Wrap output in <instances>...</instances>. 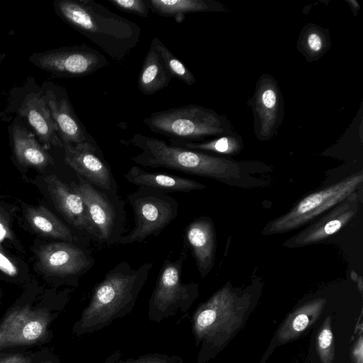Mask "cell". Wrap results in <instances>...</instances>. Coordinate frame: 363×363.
I'll list each match as a JSON object with an SVG mask.
<instances>
[{
	"instance_id": "1",
	"label": "cell",
	"mask_w": 363,
	"mask_h": 363,
	"mask_svg": "<svg viewBox=\"0 0 363 363\" xmlns=\"http://www.w3.org/2000/svg\"><path fill=\"white\" fill-rule=\"evenodd\" d=\"M130 143L141 152L131 160L145 167H163L215 179L230 186L250 189L267 186L272 168L258 161H237L167 144L135 134Z\"/></svg>"
},
{
	"instance_id": "2",
	"label": "cell",
	"mask_w": 363,
	"mask_h": 363,
	"mask_svg": "<svg viewBox=\"0 0 363 363\" xmlns=\"http://www.w3.org/2000/svg\"><path fill=\"white\" fill-rule=\"evenodd\" d=\"M254 270L251 283L234 287L230 281L216 291L194 311L192 333L200 346L197 363L213 358L238 332L256 306L263 281Z\"/></svg>"
},
{
	"instance_id": "3",
	"label": "cell",
	"mask_w": 363,
	"mask_h": 363,
	"mask_svg": "<svg viewBox=\"0 0 363 363\" xmlns=\"http://www.w3.org/2000/svg\"><path fill=\"white\" fill-rule=\"evenodd\" d=\"M53 9L63 21L118 63L140 41L138 25L93 0H55Z\"/></svg>"
},
{
	"instance_id": "4",
	"label": "cell",
	"mask_w": 363,
	"mask_h": 363,
	"mask_svg": "<svg viewBox=\"0 0 363 363\" xmlns=\"http://www.w3.org/2000/svg\"><path fill=\"white\" fill-rule=\"evenodd\" d=\"M152 267L146 262L135 269L123 261L109 270L93 289L73 331L77 335L92 333L130 313Z\"/></svg>"
},
{
	"instance_id": "5",
	"label": "cell",
	"mask_w": 363,
	"mask_h": 363,
	"mask_svg": "<svg viewBox=\"0 0 363 363\" xmlns=\"http://www.w3.org/2000/svg\"><path fill=\"white\" fill-rule=\"evenodd\" d=\"M143 122L154 133L184 142H203L233 133L225 116L196 104L156 111Z\"/></svg>"
},
{
	"instance_id": "6",
	"label": "cell",
	"mask_w": 363,
	"mask_h": 363,
	"mask_svg": "<svg viewBox=\"0 0 363 363\" xmlns=\"http://www.w3.org/2000/svg\"><path fill=\"white\" fill-rule=\"evenodd\" d=\"M362 182L361 170L311 192L298 201L289 211L268 222L262 228V235L285 233L311 223L357 191Z\"/></svg>"
},
{
	"instance_id": "7",
	"label": "cell",
	"mask_w": 363,
	"mask_h": 363,
	"mask_svg": "<svg viewBox=\"0 0 363 363\" xmlns=\"http://www.w3.org/2000/svg\"><path fill=\"white\" fill-rule=\"evenodd\" d=\"M186 251L175 261L166 259L162 264L155 287L148 303V318L151 321H161L186 312L198 298L196 283H183L182 269Z\"/></svg>"
},
{
	"instance_id": "8",
	"label": "cell",
	"mask_w": 363,
	"mask_h": 363,
	"mask_svg": "<svg viewBox=\"0 0 363 363\" xmlns=\"http://www.w3.org/2000/svg\"><path fill=\"white\" fill-rule=\"evenodd\" d=\"M135 215V225L122 235L118 243L140 242L150 236H157L179 213L177 201L167 193L139 187L127 196Z\"/></svg>"
},
{
	"instance_id": "9",
	"label": "cell",
	"mask_w": 363,
	"mask_h": 363,
	"mask_svg": "<svg viewBox=\"0 0 363 363\" xmlns=\"http://www.w3.org/2000/svg\"><path fill=\"white\" fill-rule=\"evenodd\" d=\"M79 183L72 188L82 199L96 239L107 245L118 242L123 235L125 222L124 202L93 186L77 175Z\"/></svg>"
},
{
	"instance_id": "10",
	"label": "cell",
	"mask_w": 363,
	"mask_h": 363,
	"mask_svg": "<svg viewBox=\"0 0 363 363\" xmlns=\"http://www.w3.org/2000/svg\"><path fill=\"white\" fill-rule=\"evenodd\" d=\"M28 60L53 76L66 78L90 75L109 63L102 53L84 44L34 52Z\"/></svg>"
},
{
	"instance_id": "11",
	"label": "cell",
	"mask_w": 363,
	"mask_h": 363,
	"mask_svg": "<svg viewBox=\"0 0 363 363\" xmlns=\"http://www.w3.org/2000/svg\"><path fill=\"white\" fill-rule=\"evenodd\" d=\"M6 108L7 113H16L26 118L45 146L64 147L40 86L33 77H28L21 87L11 90Z\"/></svg>"
},
{
	"instance_id": "12",
	"label": "cell",
	"mask_w": 363,
	"mask_h": 363,
	"mask_svg": "<svg viewBox=\"0 0 363 363\" xmlns=\"http://www.w3.org/2000/svg\"><path fill=\"white\" fill-rule=\"evenodd\" d=\"M361 203V196L355 191L319 219L288 238L283 245L286 248H298L324 241L346 226L356 216Z\"/></svg>"
},
{
	"instance_id": "13",
	"label": "cell",
	"mask_w": 363,
	"mask_h": 363,
	"mask_svg": "<svg viewBox=\"0 0 363 363\" xmlns=\"http://www.w3.org/2000/svg\"><path fill=\"white\" fill-rule=\"evenodd\" d=\"M40 89L63 145L96 144L74 111L66 89L50 81H45Z\"/></svg>"
},
{
	"instance_id": "14",
	"label": "cell",
	"mask_w": 363,
	"mask_h": 363,
	"mask_svg": "<svg viewBox=\"0 0 363 363\" xmlns=\"http://www.w3.org/2000/svg\"><path fill=\"white\" fill-rule=\"evenodd\" d=\"M255 118V132L262 141L272 138L277 132L283 118L281 95L277 82L268 74L258 81L251 99Z\"/></svg>"
},
{
	"instance_id": "15",
	"label": "cell",
	"mask_w": 363,
	"mask_h": 363,
	"mask_svg": "<svg viewBox=\"0 0 363 363\" xmlns=\"http://www.w3.org/2000/svg\"><path fill=\"white\" fill-rule=\"evenodd\" d=\"M65 162L93 186L113 195H117V184L106 163L96 153V144L83 143L77 145H65Z\"/></svg>"
},
{
	"instance_id": "16",
	"label": "cell",
	"mask_w": 363,
	"mask_h": 363,
	"mask_svg": "<svg viewBox=\"0 0 363 363\" xmlns=\"http://www.w3.org/2000/svg\"><path fill=\"white\" fill-rule=\"evenodd\" d=\"M38 257L45 272L60 277L82 275L94 264V259L86 252L65 241L43 246Z\"/></svg>"
},
{
	"instance_id": "17",
	"label": "cell",
	"mask_w": 363,
	"mask_h": 363,
	"mask_svg": "<svg viewBox=\"0 0 363 363\" xmlns=\"http://www.w3.org/2000/svg\"><path fill=\"white\" fill-rule=\"evenodd\" d=\"M49 322L48 314L26 307L10 313L0 325V348L29 345L45 335Z\"/></svg>"
},
{
	"instance_id": "18",
	"label": "cell",
	"mask_w": 363,
	"mask_h": 363,
	"mask_svg": "<svg viewBox=\"0 0 363 363\" xmlns=\"http://www.w3.org/2000/svg\"><path fill=\"white\" fill-rule=\"evenodd\" d=\"M45 182L56 208L69 223L96 238V230L82 197L55 174L46 177Z\"/></svg>"
},
{
	"instance_id": "19",
	"label": "cell",
	"mask_w": 363,
	"mask_h": 363,
	"mask_svg": "<svg viewBox=\"0 0 363 363\" xmlns=\"http://www.w3.org/2000/svg\"><path fill=\"white\" fill-rule=\"evenodd\" d=\"M185 235L198 271L203 278L211 271L215 262L216 235L214 223L208 217L197 218L187 225Z\"/></svg>"
},
{
	"instance_id": "20",
	"label": "cell",
	"mask_w": 363,
	"mask_h": 363,
	"mask_svg": "<svg viewBox=\"0 0 363 363\" xmlns=\"http://www.w3.org/2000/svg\"><path fill=\"white\" fill-rule=\"evenodd\" d=\"M9 133L13 154L19 164L38 170L54 164L52 156L26 127L13 123L9 127Z\"/></svg>"
},
{
	"instance_id": "21",
	"label": "cell",
	"mask_w": 363,
	"mask_h": 363,
	"mask_svg": "<svg viewBox=\"0 0 363 363\" xmlns=\"http://www.w3.org/2000/svg\"><path fill=\"white\" fill-rule=\"evenodd\" d=\"M123 177L128 182L139 187L150 188L165 193L189 192L206 188L205 184L193 179L162 172H147L137 165L132 166L123 174Z\"/></svg>"
},
{
	"instance_id": "22",
	"label": "cell",
	"mask_w": 363,
	"mask_h": 363,
	"mask_svg": "<svg viewBox=\"0 0 363 363\" xmlns=\"http://www.w3.org/2000/svg\"><path fill=\"white\" fill-rule=\"evenodd\" d=\"M326 302L325 298H316L296 308L279 328L277 333V340L285 343L298 337L319 318Z\"/></svg>"
},
{
	"instance_id": "23",
	"label": "cell",
	"mask_w": 363,
	"mask_h": 363,
	"mask_svg": "<svg viewBox=\"0 0 363 363\" xmlns=\"http://www.w3.org/2000/svg\"><path fill=\"white\" fill-rule=\"evenodd\" d=\"M172 78L155 47L151 43L139 73L138 89L143 94L152 95L167 87Z\"/></svg>"
},
{
	"instance_id": "24",
	"label": "cell",
	"mask_w": 363,
	"mask_h": 363,
	"mask_svg": "<svg viewBox=\"0 0 363 363\" xmlns=\"http://www.w3.org/2000/svg\"><path fill=\"white\" fill-rule=\"evenodd\" d=\"M150 10L159 16L184 20L186 14L200 12H223L225 6L213 0H147Z\"/></svg>"
},
{
	"instance_id": "25",
	"label": "cell",
	"mask_w": 363,
	"mask_h": 363,
	"mask_svg": "<svg viewBox=\"0 0 363 363\" xmlns=\"http://www.w3.org/2000/svg\"><path fill=\"white\" fill-rule=\"evenodd\" d=\"M26 218L30 227L43 236L69 242L74 240L70 229L43 206L27 208Z\"/></svg>"
},
{
	"instance_id": "26",
	"label": "cell",
	"mask_w": 363,
	"mask_h": 363,
	"mask_svg": "<svg viewBox=\"0 0 363 363\" xmlns=\"http://www.w3.org/2000/svg\"><path fill=\"white\" fill-rule=\"evenodd\" d=\"M170 144L199 152H210L224 155H238L243 149V140L235 133L220 135L203 142H184L169 140Z\"/></svg>"
},
{
	"instance_id": "27",
	"label": "cell",
	"mask_w": 363,
	"mask_h": 363,
	"mask_svg": "<svg viewBox=\"0 0 363 363\" xmlns=\"http://www.w3.org/2000/svg\"><path fill=\"white\" fill-rule=\"evenodd\" d=\"M329 41L328 34L325 33L323 28L311 24L303 30L298 45L306 57L315 60L329 48Z\"/></svg>"
},
{
	"instance_id": "28",
	"label": "cell",
	"mask_w": 363,
	"mask_h": 363,
	"mask_svg": "<svg viewBox=\"0 0 363 363\" xmlns=\"http://www.w3.org/2000/svg\"><path fill=\"white\" fill-rule=\"evenodd\" d=\"M151 43L155 47L172 77L177 78L189 86L196 82V78L193 73L157 37L153 38Z\"/></svg>"
},
{
	"instance_id": "29",
	"label": "cell",
	"mask_w": 363,
	"mask_h": 363,
	"mask_svg": "<svg viewBox=\"0 0 363 363\" xmlns=\"http://www.w3.org/2000/svg\"><path fill=\"white\" fill-rule=\"evenodd\" d=\"M316 349L322 363L333 362L335 354V346L330 316L326 317L320 328L317 335Z\"/></svg>"
},
{
	"instance_id": "30",
	"label": "cell",
	"mask_w": 363,
	"mask_h": 363,
	"mask_svg": "<svg viewBox=\"0 0 363 363\" xmlns=\"http://www.w3.org/2000/svg\"><path fill=\"white\" fill-rule=\"evenodd\" d=\"M121 352L116 351L111 354L104 363H184L179 356H170L161 353L147 354L136 359L119 362Z\"/></svg>"
},
{
	"instance_id": "31",
	"label": "cell",
	"mask_w": 363,
	"mask_h": 363,
	"mask_svg": "<svg viewBox=\"0 0 363 363\" xmlns=\"http://www.w3.org/2000/svg\"><path fill=\"white\" fill-rule=\"evenodd\" d=\"M115 7L126 13H130L143 18L147 17L150 7L147 0H107Z\"/></svg>"
},
{
	"instance_id": "32",
	"label": "cell",
	"mask_w": 363,
	"mask_h": 363,
	"mask_svg": "<svg viewBox=\"0 0 363 363\" xmlns=\"http://www.w3.org/2000/svg\"><path fill=\"white\" fill-rule=\"evenodd\" d=\"M0 270L11 277H14L18 273L16 265L1 252H0Z\"/></svg>"
},
{
	"instance_id": "33",
	"label": "cell",
	"mask_w": 363,
	"mask_h": 363,
	"mask_svg": "<svg viewBox=\"0 0 363 363\" xmlns=\"http://www.w3.org/2000/svg\"><path fill=\"white\" fill-rule=\"evenodd\" d=\"M363 338L360 335L351 350L353 363H363Z\"/></svg>"
},
{
	"instance_id": "34",
	"label": "cell",
	"mask_w": 363,
	"mask_h": 363,
	"mask_svg": "<svg viewBox=\"0 0 363 363\" xmlns=\"http://www.w3.org/2000/svg\"><path fill=\"white\" fill-rule=\"evenodd\" d=\"M31 358L21 354L6 355L0 359V363H31Z\"/></svg>"
},
{
	"instance_id": "35",
	"label": "cell",
	"mask_w": 363,
	"mask_h": 363,
	"mask_svg": "<svg viewBox=\"0 0 363 363\" xmlns=\"http://www.w3.org/2000/svg\"><path fill=\"white\" fill-rule=\"evenodd\" d=\"M350 277L355 282H357L359 287V291L361 294H362V279L360 276L357 274L354 271H352L350 273Z\"/></svg>"
},
{
	"instance_id": "36",
	"label": "cell",
	"mask_w": 363,
	"mask_h": 363,
	"mask_svg": "<svg viewBox=\"0 0 363 363\" xmlns=\"http://www.w3.org/2000/svg\"><path fill=\"white\" fill-rule=\"evenodd\" d=\"M5 56H6V55H5V54H4V53H1V52H0V65H1V64L2 60H4V58L5 57Z\"/></svg>"
},
{
	"instance_id": "37",
	"label": "cell",
	"mask_w": 363,
	"mask_h": 363,
	"mask_svg": "<svg viewBox=\"0 0 363 363\" xmlns=\"http://www.w3.org/2000/svg\"><path fill=\"white\" fill-rule=\"evenodd\" d=\"M42 363H53L52 361H45V362H43Z\"/></svg>"
}]
</instances>
